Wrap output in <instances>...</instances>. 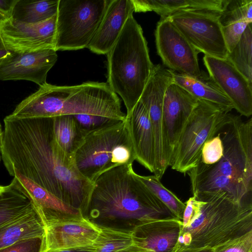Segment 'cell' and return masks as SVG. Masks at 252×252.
Listing matches in <instances>:
<instances>
[{"label": "cell", "instance_id": "f6af8a7d", "mask_svg": "<svg viewBox=\"0 0 252 252\" xmlns=\"http://www.w3.org/2000/svg\"><path fill=\"white\" fill-rule=\"evenodd\" d=\"M1 19H2L0 17V20H1Z\"/></svg>", "mask_w": 252, "mask_h": 252}, {"label": "cell", "instance_id": "f546056e", "mask_svg": "<svg viewBox=\"0 0 252 252\" xmlns=\"http://www.w3.org/2000/svg\"><path fill=\"white\" fill-rule=\"evenodd\" d=\"M138 178L167 208L177 216L183 213L186 204L171 191L167 189L156 176L136 174Z\"/></svg>", "mask_w": 252, "mask_h": 252}, {"label": "cell", "instance_id": "603a6c76", "mask_svg": "<svg viewBox=\"0 0 252 252\" xmlns=\"http://www.w3.org/2000/svg\"><path fill=\"white\" fill-rule=\"evenodd\" d=\"M45 225L36 208L0 227V249L19 241L43 236Z\"/></svg>", "mask_w": 252, "mask_h": 252}, {"label": "cell", "instance_id": "4fadbf2b", "mask_svg": "<svg viewBox=\"0 0 252 252\" xmlns=\"http://www.w3.org/2000/svg\"><path fill=\"white\" fill-rule=\"evenodd\" d=\"M209 75L231 101L234 109L246 117L252 114V84L226 59L205 55Z\"/></svg>", "mask_w": 252, "mask_h": 252}, {"label": "cell", "instance_id": "7bdbcfd3", "mask_svg": "<svg viewBox=\"0 0 252 252\" xmlns=\"http://www.w3.org/2000/svg\"><path fill=\"white\" fill-rule=\"evenodd\" d=\"M1 155H0V161L1 160Z\"/></svg>", "mask_w": 252, "mask_h": 252}, {"label": "cell", "instance_id": "4316f807", "mask_svg": "<svg viewBox=\"0 0 252 252\" xmlns=\"http://www.w3.org/2000/svg\"><path fill=\"white\" fill-rule=\"evenodd\" d=\"M252 84V24H249L226 58Z\"/></svg>", "mask_w": 252, "mask_h": 252}, {"label": "cell", "instance_id": "6da1fadb", "mask_svg": "<svg viewBox=\"0 0 252 252\" xmlns=\"http://www.w3.org/2000/svg\"><path fill=\"white\" fill-rule=\"evenodd\" d=\"M3 123L0 153L7 171L15 169L84 215L94 183L78 170L74 154L57 142L53 117L17 119L8 115Z\"/></svg>", "mask_w": 252, "mask_h": 252}, {"label": "cell", "instance_id": "4dcf8cb0", "mask_svg": "<svg viewBox=\"0 0 252 252\" xmlns=\"http://www.w3.org/2000/svg\"><path fill=\"white\" fill-rule=\"evenodd\" d=\"M222 155V142L218 131L203 145L199 163H200L205 165H213L220 160Z\"/></svg>", "mask_w": 252, "mask_h": 252}, {"label": "cell", "instance_id": "8d00e7d4", "mask_svg": "<svg viewBox=\"0 0 252 252\" xmlns=\"http://www.w3.org/2000/svg\"><path fill=\"white\" fill-rule=\"evenodd\" d=\"M94 251V249L93 248L92 246H91L86 247H81V248H78L71 249H68V250L52 251V252H93Z\"/></svg>", "mask_w": 252, "mask_h": 252}, {"label": "cell", "instance_id": "277c9868", "mask_svg": "<svg viewBox=\"0 0 252 252\" xmlns=\"http://www.w3.org/2000/svg\"><path fill=\"white\" fill-rule=\"evenodd\" d=\"M106 55V83L120 96L128 115L139 100L154 66L142 28L133 15Z\"/></svg>", "mask_w": 252, "mask_h": 252}, {"label": "cell", "instance_id": "ffe728a7", "mask_svg": "<svg viewBox=\"0 0 252 252\" xmlns=\"http://www.w3.org/2000/svg\"><path fill=\"white\" fill-rule=\"evenodd\" d=\"M173 82L186 90L197 100L211 103L225 113L234 109L230 100L213 79L201 71L197 76H191L171 70Z\"/></svg>", "mask_w": 252, "mask_h": 252}, {"label": "cell", "instance_id": "83f0119b", "mask_svg": "<svg viewBox=\"0 0 252 252\" xmlns=\"http://www.w3.org/2000/svg\"><path fill=\"white\" fill-rule=\"evenodd\" d=\"M99 227L100 232L92 245L93 252H116L134 245L131 230Z\"/></svg>", "mask_w": 252, "mask_h": 252}, {"label": "cell", "instance_id": "484cf974", "mask_svg": "<svg viewBox=\"0 0 252 252\" xmlns=\"http://www.w3.org/2000/svg\"><path fill=\"white\" fill-rule=\"evenodd\" d=\"M53 131L59 145L71 154H74L82 143L85 131L72 115L53 117Z\"/></svg>", "mask_w": 252, "mask_h": 252}, {"label": "cell", "instance_id": "52a82bcc", "mask_svg": "<svg viewBox=\"0 0 252 252\" xmlns=\"http://www.w3.org/2000/svg\"><path fill=\"white\" fill-rule=\"evenodd\" d=\"M197 100L177 140L170 164L172 169L184 174L198 165L203 145L217 133L228 113Z\"/></svg>", "mask_w": 252, "mask_h": 252}, {"label": "cell", "instance_id": "7a4b0ae2", "mask_svg": "<svg viewBox=\"0 0 252 252\" xmlns=\"http://www.w3.org/2000/svg\"><path fill=\"white\" fill-rule=\"evenodd\" d=\"M88 114L124 121L121 100L107 83L88 81L73 86L46 83L22 100L8 116L17 119Z\"/></svg>", "mask_w": 252, "mask_h": 252}, {"label": "cell", "instance_id": "e575fe53", "mask_svg": "<svg viewBox=\"0 0 252 252\" xmlns=\"http://www.w3.org/2000/svg\"><path fill=\"white\" fill-rule=\"evenodd\" d=\"M17 0H0V17L2 19L11 18L14 6Z\"/></svg>", "mask_w": 252, "mask_h": 252}, {"label": "cell", "instance_id": "44dd1931", "mask_svg": "<svg viewBox=\"0 0 252 252\" xmlns=\"http://www.w3.org/2000/svg\"><path fill=\"white\" fill-rule=\"evenodd\" d=\"M192 194L201 192L224 191L235 201L251 205L252 190L237 180L217 174H194L188 172Z\"/></svg>", "mask_w": 252, "mask_h": 252}, {"label": "cell", "instance_id": "ac0fdd59", "mask_svg": "<svg viewBox=\"0 0 252 252\" xmlns=\"http://www.w3.org/2000/svg\"><path fill=\"white\" fill-rule=\"evenodd\" d=\"M12 181L32 200L43 222L58 213L78 215L82 213L61 200L52 193L22 175L15 169L8 172Z\"/></svg>", "mask_w": 252, "mask_h": 252}, {"label": "cell", "instance_id": "ab89813d", "mask_svg": "<svg viewBox=\"0 0 252 252\" xmlns=\"http://www.w3.org/2000/svg\"><path fill=\"white\" fill-rule=\"evenodd\" d=\"M184 239V244H189L191 240V235L189 232L186 233L183 236Z\"/></svg>", "mask_w": 252, "mask_h": 252}, {"label": "cell", "instance_id": "7c38bea8", "mask_svg": "<svg viewBox=\"0 0 252 252\" xmlns=\"http://www.w3.org/2000/svg\"><path fill=\"white\" fill-rule=\"evenodd\" d=\"M57 15L43 22L28 24L10 18L0 21V37L12 52L55 49Z\"/></svg>", "mask_w": 252, "mask_h": 252}, {"label": "cell", "instance_id": "b9f144b4", "mask_svg": "<svg viewBox=\"0 0 252 252\" xmlns=\"http://www.w3.org/2000/svg\"><path fill=\"white\" fill-rule=\"evenodd\" d=\"M5 186H0V192L2 191L5 188Z\"/></svg>", "mask_w": 252, "mask_h": 252}, {"label": "cell", "instance_id": "9a60e30c", "mask_svg": "<svg viewBox=\"0 0 252 252\" xmlns=\"http://www.w3.org/2000/svg\"><path fill=\"white\" fill-rule=\"evenodd\" d=\"M57 58V51L54 49L14 52L0 65V80H25L41 86L47 83V73Z\"/></svg>", "mask_w": 252, "mask_h": 252}, {"label": "cell", "instance_id": "5b68a950", "mask_svg": "<svg viewBox=\"0 0 252 252\" xmlns=\"http://www.w3.org/2000/svg\"><path fill=\"white\" fill-rule=\"evenodd\" d=\"M74 157L79 172L93 183L112 168L133 164L136 157L126 119L85 130Z\"/></svg>", "mask_w": 252, "mask_h": 252}, {"label": "cell", "instance_id": "cb8c5ba5", "mask_svg": "<svg viewBox=\"0 0 252 252\" xmlns=\"http://www.w3.org/2000/svg\"><path fill=\"white\" fill-rule=\"evenodd\" d=\"M35 208L30 198L12 181L0 192V227Z\"/></svg>", "mask_w": 252, "mask_h": 252}, {"label": "cell", "instance_id": "f35d334b", "mask_svg": "<svg viewBox=\"0 0 252 252\" xmlns=\"http://www.w3.org/2000/svg\"><path fill=\"white\" fill-rule=\"evenodd\" d=\"M222 252H246L244 250L240 247H234L229 248L222 251Z\"/></svg>", "mask_w": 252, "mask_h": 252}, {"label": "cell", "instance_id": "e0dca14e", "mask_svg": "<svg viewBox=\"0 0 252 252\" xmlns=\"http://www.w3.org/2000/svg\"><path fill=\"white\" fill-rule=\"evenodd\" d=\"M135 157L140 164L154 174L155 141L147 109L139 100L130 114L126 115Z\"/></svg>", "mask_w": 252, "mask_h": 252}, {"label": "cell", "instance_id": "d6a6232c", "mask_svg": "<svg viewBox=\"0 0 252 252\" xmlns=\"http://www.w3.org/2000/svg\"><path fill=\"white\" fill-rule=\"evenodd\" d=\"M80 127L86 130L90 131L117 121L103 116L88 114L73 115Z\"/></svg>", "mask_w": 252, "mask_h": 252}, {"label": "cell", "instance_id": "d4e9b609", "mask_svg": "<svg viewBox=\"0 0 252 252\" xmlns=\"http://www.w3.org/2000/svg\"><path fill=\"white\" fill-rule=\"evenodd\" d=\"M59 0H17L11 18L25 23L45 21L57 14Z\"/></svg>", "mask_w": 252, "mask_h": 252}, {"label": "cell", "instance_id": "2e32d148", "mask_svg": "<svg viewBox=\"0 0 252 252\" xmlns=\"http://www.w3.org/2000/svg\"><path fill=\"white\" fill-rule=\"evenodd\" d=\"M134 12L131 0H109L87 48L94 53L106 55L118 39L127 19Z\"/></svg>", "mask_w": 252, "mask_h": 252}, {"label": "cell", "instance_id": "74e56055", "mask_svg": "<svg viewBox=\"0 0 252 252\" xmlns=\"http://www.w3.org/2000/svg\"><path fill=\"white\" fill-rule=\"evenodd\" d=\"M116 252H150L148 251L133 245L129 247L126 248L123 250Z\"/></svg>", "mask_w": 252, "mask_h": 252}, {"label": "cell", "instance_id": "d6986e66", "mask_svg": "<svg viewBox=\"0 0 252 252\" xmlns=\"http://www.w3.org/2000/svg\"><path fill=\"white\" fill-rule=\"evenodd\" d=\"M219 22L230 52L252 22V0H223Z\"/></svg>", "mask_w": 252, "mask_h": 252}, {"label": "cell", "instance_id": "5bb4252c", "mask_svg": "<svg viewBox=\"0 0 252 252\" xmlns=\"http://www.w3.org/2000/svg\"><path fill=\"white\" fill-rule=\"evenodd\" d=\"M197 99L173 82L167 88L162 106L166 159L170 166L172 153L179 136Z\"/></svg>", "mask_w": 252, "mask_h": 252}, {"label": "cell", "instance_id": "8fae6325", "mask_svg": "<svg viewBox=\"0 0 252 252\" xmlns=\"http://www.w3.org/2000/svg\"><path fill=\"white\" fill-rule=\"evenodd\" d=\"M155 35L158 54L169 69L191 76L201 74L199 53L168 18L160 19Z\"/></svg>", "mask_w": 252, "mask_h": 252}, {"label": "cell", "instance_id": "f1b7e54d", "mask_svg": "<svg viewBox=\"0 0 252 252\" xmlns=\"http://www.w3.org/2000/svg\"><path fill=\"white\" fill-rule=\"evenodd\" d=\"M134 245L150 252H167L178 240L179 233L171 230L162 233L147 235L131 230Z\"/></svg>", "mask_w": 252, "mask_h": 252}, {"label": "cell", "instance_id": "9c48e42d", "mask_svg": "<svg viewBox=\"0 0 252 252\" xmlns=\"http://www.w3.org/2000/svg\"><path fill=\"white\" fill-rule=\"evenodd\" d=\"M220 13L189 9L167 18L198 53L223 59L229 51L219 22Z\"/></svg>", "mask_w": 252, "mask_h": 252}, {"label": "cell", "instance_id": "8992f818", "mask_svg": "<svg viewBox=\"0 0 252 252\" xmlns=\"http://www.w3.org/2000/svg\"><path fill=\"white\" fill-rule=\"evenodd\" d=\"M218 132L223 145L221 158L211 165L199 163L189 172L225 176L252 190V118L244 121L229 112Z\"/></svg>", "mask_w": 252, "mask_h": 252}, {"label": "cell", "instance_id": "7402d4cb", "mask_svg": "<svg viewBox=\"0 0 252 252\" xmlns=\"http://www.w3.org/2000/svg\"><path fill=\"white\" fill-rule=\"evenodd\" d=\"M135 12L153 11L161 19L184 9L221 12L223 0H131Z\"/></svg>", "mask_w": 252, "mask_h": 252}, {"label": "cell", "instance_id": "ee69618b", "mask_svg": "<svg viewBox=\"0 0 252 252\" xmlns=\"http://www.w3.org/2000/svg\"><path fill=\"white\" fill-rule=\"evenodd\" d=\"M1 127V124L0 123V128Z\"/></svg>", "mask_w": 252, "mask_h": 252}, {"label": "cell", "instance_id": "30bf717a", "mask_svg": "<svg viewBox=\"0 0 252 252\" xmlns=\"http://www.w3.org/2000/svg\"><path fill=\"white\" fill-rule=\"evenodd\" d=\"M43 252L91 246L97 237L99 225L82 213H59L44 222Z\"/></svg>", "mask_w": 252, "mask_h": 252}, {"label": "cell", "instance_id": "60d3db41", "mask_svg": "<svg viewBox=\"0 0 252 252\" xmlns=\"http://www.w3.org/2000/svg\"><path fill=\"white\" fill-rule=\"evenodd\" d=\"M3 138V131L1 127L0 128V148L1 147L2 140Z\"/></svg>", "mask_w": 252, "mask_h": 252}, {"label": "cell", "instance_id": "1f68e13d", "mask_svg": "<svg viewBox=\"0 0 252 252\" xmlns=\"http://www.w3.org/2000/svg\"><path fill=\"white\" fill-rule=\"evenodd\" d=\"M44 237L38 236L19 241L0 249V252H43Z\"/></svg>", "mask_w": 252, "mask_h": 252}, {"label": "cell", "instance_id": "ba28073f", "mask_svg": "<svg viewBox=\"0 0 252 252\" xmlns=\"http://www.w3.org/2000/svg\"><path fill=\"white\" fill-rule=\"evenodd\" d=\"M109 0H59L55 50L87 48L102 20Z\"/></svg>", "mask_w": 252, "mask_h": 252}, {"label": "cell", "instance_id": "836d02e7", "mask_svg": "<svg viewBox=\"0 0 252 252\" xmlns=\"http://www.w3.org/2000/svg\"><path fill=\"white\" fill-rule=\"evenodd\" d=\"M202 204V200L195 195H193L185 203L183 217L184 228L188 227L198 216L200 212Z\"/></svg>", "mask_w": 252, "mask_h": 252}, {"label": "cell", "instance_id": "3957f363", "mask_svg": "<svg viewBox=\"0 0 252 252\" xmlns=\"http://www.w3.org/2000/svg\"><path fill=\"white\" fill-rule=\"evenodd\" d=\"M136 174L133 164L120 165L102 174L94 183L85 214L94 219L146 223L169 210Z\"/></svg>", "mask_w": 252, "mask_h": 252}, {"label": "cell", "instance_id": "d590c367", "mask_svg": "<svg viewBox=\"0 0 252 252\" xmlns=\"http://www.w3.org/2000/svg\"><path fill=\"white\" fill-rule=\"evenodd\" d=\"M13 53L5 47L0 37V65Z\"/></svg>", "mask_w": 252, "mask_h": 252}]
</instances>
